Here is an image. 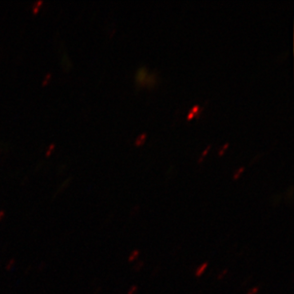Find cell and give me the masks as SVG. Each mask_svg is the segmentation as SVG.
I'll return each instance as SVG.
<instances>
[{"mask_svg": "<svg viewBox=\"0 0 294 294\" xmlns=\"http://www.w3.org/2000/svg\"><path fill=\"white\" fill-rule=\"evenodd\" d=\"M42 3H43V2H42V1L38 2V3H36L35 7H34V13H37V12H38V10H39V8L40 5H41Z\"/></svg>", "mask_w": 294, "mask_h": 294, "instance_id": "obj_7", "label": "cell"}, {"mask_svg": "<svg viewBox=\"0 0 294 294\" xmlns=\"http://www.w3.org/2000/svg\"><path fill=\"white\" fill-rule=\"evenodd\" d=\"M243 170H244V167H241V168H239L238 170H237V171L235 172V173H234V179H237L238 177H239V175L241 174V173L243 172Z\"/></svg>", "mask_w": 294, "mask_h": 294, "instance_id": "obj_6", "label": "cell"}, {"mask_svg": "<svg viewBox=\"0 0 294 294\" xmlns=\"http://www.w3.org/2000/svg\"><path fill=\"white\" fill-rule=\"evenodd\" d=\"M53 149H54V145H51L50 146V147H49V150H48V152L47 153V155L48 156L49 154H50V153L52 151V150Z\"/></svg>", "mask_w": 294, "mask_h": 294, "instance_id": "obj_17", "label": "cell"}, {"mask_svg": "<svg viewBox=\"0 0 294 294\" xmlns=\"http://www.w3.org/2000/svg\"><path fill=\"white\" fill-rule=\"evenodd\" d=\"M147 74V70L146 67H142L137 71L136 75V80L138 83H144V80H146Z\"/></svg>", "mask_w": 294, "mask_h": 294, "instance_id": "obj_1", "label": "cell"}, {"mask_svg": "<svg viewBox=\"0 0 294 294\" xmlns=\"http://www.w3.org/2000/svg\"><path fill=\"white\" fill-rule=\"evenodd\" d=\"M210 147H211V146H208V147H207V148H206V149H205V150H204V151H203V154H202V157H203V156H204V155H205V154H206V153H207V152H208V150H209V148H210ZM201 160H202V158H200V159H199V160H198V162H200V161H201Z\"/></svg>", "mask_w": 294, "mask_h": 294, "instance_id": "obj_15", "label": "cell"}, {"mask_svg": "<svg viewBox=\"0 0 294 294\" xmlns=\"http://www.w3.org/2000/svg\"><path fill=\"white\" fill-rule=\"evenodd\" d=\"M257 291H258V289H257V288H253V289L249 290L248 294H257Z\"/></svg>", "mask_w": 294, "mask_h": 294, "instance_id": "obj_8", "label": "cell"}, {"mask_svg": "<svg viewBox=\"0 0 294 294\" xmlns=\"http://www.w3.org/2000/svg\"><path fill=\"white\" fill-rule=\"evenodd\" d=\"M194 114H192L191 112H190V111H189V114H188V115H187V120H190V119H191L192 118H194Z\"/></svg>", "mask_w": 294, "mask_h": 294, "instance_id": "obj_16", "label": "cell"}, {"mask_svg": "<svg viewBox=\"0 0 294 294\" xmlns=\"http://www.w3.org/2000/svg\"><path fill=\"white\" fill-rule=\"evenodd\" d=\"M146 133H142V135H140V136L137 138L136 142H135V145H136V146H142V145L144 144L145 141H146Z\"/></svg>", "mask_w": 294, "mask_h": 294, "instance_id": "obj_3", "label": "cell"}, {"mask_svg": "<svg viewBox=\"0 0 294 294\" xmlns=\"http://www.w3.org/2000/svg\"><path fill=\"white\" fill-rule=\"evenodd\" d=\"M138 254H139V252L137 251V250H134V251L131 253L130 257H129V259H128L129 261H132L136 260L137 258V257H138Z\"/></svg>", "mask_w": 294, "mask_h": 294, "instance_id": "obj_5", "label": "cell"}, {"mask_svg": "<svg viewBox=\"0 0 294 294\" xmlns=\"http://www.w3.org/2000/svg\"><path fill=\"white\" fill-rule=\"evenodd\" d=\"M14 264H15V261H14V260H11V261L8 262V265L7 266V270H9V269L11 268V267L14 266Z\"/></svg>", "mask_w": 294, "mask_h": 294, "instance_id": "obj_10", "label": "cell"}, {"mask_svg": "<svg viewBox=\"0 0 294 294\" xmlns=\"http://www.w3.org/2000/svg\"><path fill=\"white\" fill-rule=\"evenodd\" d=\"M50 78H51V74H47V77L45 78L44 81H43V85L47 84V82H48V80L50 79Z\"/></svg>", "mask_w": 294, "mask_h": 294, "instance_id": "obj_13", "label": "cell"}, {"mask_svg": "<svg viewBox=\"0 0 294 294\" xmlns=\"http://www.w3.org/2000/svg\"><path fill=\"white\" fill-rule=\"evenodd\" d=\"M5 217V212L3 210H0V221H3V219Z\"/></svg>", "mask_w": 294, "mask_h": 294, "instance_id": "obj_14", "label": "cell"}, {"mask_svg": "<svg viewBox=\"0 0 294 294\" xmlns=\"http://www.w3.org/2000/svg\"><path fill=\"white\" fill-rule=\"evenodd\" d=\"M229 146V143H226V145H225L224 146H223V148H221V150H220V151H219V154H220V155H221V154H223V153H224V150H226V148H227V146Z\"/></svg>", "mask_w": 294, "mask_h": 294, "instance_id": "obj_12", "label": "cell"}, {"mask_svg": "<svg viewBox=\"0 0 294 294\" xmlns=\"http://www.w3.org/2000/svg\"><path fill=\"white\" fill-rule=\"evenodd\" d=\"M142 266H143V262H142V261H139V262L137 263L136 266H135V270H140V268H141V267H142Z\"/></svg>", "mask_w": 294, "mask_h": 294, "instance_id": "obj_11", "label": "cell"}, {"mask_svg": "<svg viewBox=\"0 0 294 294\" xmlns=\"http://www.w3.org/2000/svg\"><path fill=\"white\" fill-rule=\"evenodd\" d=\"M137 288L136 287V286H132V287H131V289H129L128 293L127 294H133L135 292L137 291Z\"/></svg>", "mask_w": 294, "mask_h": 294, "instance_id": "obj_9", "label": "cell"}, {"mask_svg": "<svg viewBox=\"0 0 294 294\" xmlns=\"http://www.w3.org/2000/svg\"><path fill=\"white\" fill-rule=\"evenodd\" d=\"M203 110V107H200L198 105H195L191 108V110H190V112H191L192 114H194V116L196 117H199V114L201 113V110Z\"/></svg>", "mask_w": 294, "mask_h": 294, "instance_id": "obj_2", "label": "cell"}, {"mask_svg": "<svg viewBox=\"0 0 294 294\" xmlns=\"http://www.w3.org/2000/svg\"><path fill=\"white\" fill-rule=\"evenodd\" d=\"M208 266V263H204V264L201 265L198 268V270H196V276H200L203 274V273L204 272V270H206Z\"/></svg>", "mask_w": 294, "mask_h": 294, "instance_id": "obj_4", "label": "cell"}]
</instances>
